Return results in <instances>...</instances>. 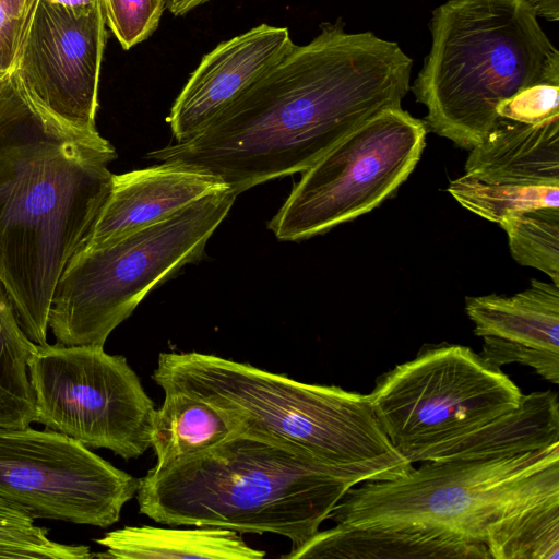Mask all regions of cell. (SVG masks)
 <instances>
[{
    "label": "cell",
    "instance_id": "cell-4",
    "mask_svg": "<svg viewBox=\"0 0 559 559\" xmlns=\"http://www.w3.org/2000/svg\"><path fill=\"white\" fill-rule=\"evenodd\" d=\"M358 484L357 477L237 433L169 468L150 469L135 496L140 513L157 523L277 534L293 550Z\"/></svg>",
    "mask_w": 559,
    "mask_h": 559
},
{
    "label": "cell",
    "instance_id": "cell-29",
    "mask_svg": "<svg viewBox=\"0 0 559 559\" xmlns=\"http://www.w3.org/2000/svg\"><path fill=\"white\" fill-rule=\"evenodd\" d=\"M51 4L72 10H86L103 4L104 0H45Z\"/></svg>",
    "mask_w": 559,
    "mask_h": 559
},
{
    "label": "cell",
    "instance_id": "cell-27",
    "mask_svg": "<svg viewBox=\"0 0 559 559\" xmlns=\"http://www.w3.org/2000/svg\"><path fill=\"white\" fill-rule=\"evenodd\" d=\"M537 16L549 21L559 19V0H526Z\"/></svg>",
    "mask_w": 559,
    "mask_h": 559
},
{
    "label": "cell",
    "instance_id": "cell-28",
    "mask_svg": "<svg viewBox=\"0 0 559 559\" xmlns=\"http://www.w3.org/2000/svg\"><path fill=\"white\" fill-rule=\"evenodd\" d=\"M207 1L210 0H170L166 3V8L174 15L181 16Z\"/></svg>",
    "mask_w": 559,
    "mask_h": 559
},
{
    "label": "cell",
    "instance_id": "cell-8",
    "mask_svg": "<svg viewBox=\"0 0 559 559\" xmlns=\"http://www.w3.org/2000/svg\"><path fill=\"white\" fill-rule=\"evenodd\" d=\"M522 394L469 347L442 343L381 374L368 396L393 448L414 464L515 409Z\"/></svg>",
    "mask_w": 559,
    "mask_h": 559
},
{
    "label": "cell",
    "instance_id": "cell-10",
    "mask_svg": "<svg viewBox=\"0 0 559 559\" xmlns=\"http://www.w3.org/2000/svg\"><path fill=\"white\" fill-rule=\"evenodd\" d=\"M35 421L123 460L151 447L155 404L120 355L93 345H37L28 360Z\"/></svg>",
    "mask_w": 559,
    "mask_h": 559
},
{
    "label": "cell",
    "instance_id": "cell-16",
    "mask_svg": "<svg viewBox=\"0 0 559 559\" xmlns=\"http://www.w3.org/2000/svg\"><path fill=\"white\" fill-rule=\"evenodd\" d=\"M300 558L491 559L484 543L418 524H336L283 556Z\"/></svg>",
    "mask_w": 559,
    "mask_h": 559
},
{
    "label": "cell",
    "instance_id": "cell-24",
    "mask_svg": "<svg viewBox=\"0 0 559 559\" xmlns=\"http://www.w3.org/2000/svg\"><path fill=\"white\" fill-rule=\"evenodd\" d=\"M24 509L0 498V558L90 559L88 546L67 545L48 537Z\"/></svg>",
    "mask_w": 559,
    "mask_h": 559
},
{
    "label": "cell",
    "instance_id": "cell-21",
    "mask_svg": "<svg viewBox=\"0 0 559 559\" xmlns=\"http://www.w3.org/2000/svg\"><path fill=\"white\" fill-rule=\"evenodd\" d=\"M448 192L467 211L498 225L520 212L559 207L558 185L490 183L462 176L450 182Z\"/></svg>",
    "mask_w": 559,
    "mask_h": 559
},
{
    "label": "cell",
    "instance_id": "cell-6",
    "mask_svg": "<svg viewBox=\"0 0 559 559\" xmlns=\"http://www.w3.org/2000/svg\"><path fill=\"white\" fill-rule=\"evenodd\" d=\"M352 487L336 524H418L488 546L520 515L559 501V442L520 454L423 462L388 480Z\"/></svg>",
    "mask_w": 559,
    "mask_h": 559
},
{
    "label": "cell",
    "instance_id": "cell-2",
    "mask_svg": "<svg viewBox=\"0 0 559 559\" xmlns=\"http://www.w3.org/2000/svg\"><path fill=\"white\" fill-rule=\"evenodd\" d=\"M117 153L0 82V282L28 338L47 344L57 282L104 205Z\"/></svg>",
    "mask_w": 559,
    "mask_h": 559
},
{
    "label": "cell",
    "instance_id": "cell-1",
    "mask_svg": "<svg viewBox=\"0 0 559 559\" xmlns=\"http://www.w3.org/2000/svg\"><path fill=\"white\" fill-rule=\"evenodd\" d=\"M412 68L397 43L323 23L198 133L147 157L215 176L238 195L306 171L370 119L401 108Z\"/></svg>",
    "mask_w": 559,
    "mask_h": 559
},
{
    "label": "cell",
    "instance_id": "cell-3",
    "mask_svg": "<svg viewBox=\"0 0 559 559\" xmlns=\"http://www.w3.org/2000/svg\"><path fill=\"white\" fill-rule=\"evenodd\" d=\"M152 379L224 412L238 433L258 438L361 483L414 466L392 445L368 394L309 384L216 355L163 353Z\"/></svg>",
    "mask_w": 559,
    "mask_h": 559
},
{
    "label": "cell",
    "instance_id": "cell-7",
    "mask_svg": "<svg viewBox=\"0 0 559 559\" xmlns=\"http://www.w3.org/2000/svg\"><path fill=\"white\" fill-rule=\"evenodd\" d=\"M236 197L229 188L214 192L112 242L79 249L51 299L48 328L57 342L104 347L153 288L200 259Z\"/></svg>",
    "mask_w": 559,
    "mask_h": 559
},
{
    "label": "cell",
    "instance_id": "cell-12",
    "mask_svg": "<svg viewBox=\"0 0 559 559\" xmlns=\"http://www.w3.org/2000/svg\"><path fill=\"white\" fill-rule=\"evenodd\" d=\"M106 26L104 3L72 10L39 0L12 73L34 103L86 133L98 132Z\"/></svg>",
    "mask_w": 559,
    "mask_h": 559
},
{
    "label": "cell",
    "instance_id": "cell-9",
    "mask_svg": "<svg viewBox=\"0 0 559 559\" xmlns=\"http://www.w3.org/2000/svg\"><path fill=\"white\" fill-rule=\"evenodd\" d=\"M427 131L402 107L377 115L304 171L269 228L297 241L378 207L413 173Z\"/></svg>",
    "mask_w": 559,
    "mask_h": 559
},
{
    "label": "cell",
    "instance_id": "cell-30",
    "mask_svg": "<svg viewBox=\"0 0 559 559\" xmlns=\"http://www.w3.org/2000/svg\"><path fill=\"white\" fill-rule=\"evenodd\" d=\"M170 0H165V3L169 2Z\"/></svg>",
    "mask_w": 559,
    "mask_h": 559
},
{
    "label": "cell",
    "instance_id": "cell-20",
    "mask_svg": "<svg viewBox=\"0 0 559 559\" xmlns=\"http://www.w3.org/2000/svg\"><path fill=\"white\" fill-rule=\"evenodd\" d=\"M37 344L21 328L13 304L0 282V426L28 427L35 421L28 360Z\"/></svg>",
    "mask_w": 559,
    "mask_h": 559
},
{
    "label": "cell",
    "instance_id": "cell-13",
    "mask_svg": "<svg viewBox=\"0 0 559 559\" xmlns=\"http://www.w3.org/2000/svg\"><path fill=\"white\" fill-rule=\"evenodd\" d=\"M465 311L484 338V360L497 368L521 364L559 383V285L532 280L511 297H466Z\"/></svg>",
    "mask_w": 559,
    "mask_h": 559
},
{
    "label": "cell",
    "instance_id": "cell-15",
    "mask_svg": "<svg viewBox=\"0 0 559 559\" xmlns=\"http://www.w3.org/2000/svg\"><path fill=\"white\" fill-rule=\"evenodd\" d=\"M225 189L215 176L167 163L112 175L109 194L81 248L112 242Z\"/></svg>",
    "mask_w": 559,
    "mask_h": 559
},
{
    "label": "cell",
    "instance_id": "cell-22",
    "mask_svg": "<svg viewBox=\"0 0 559 559\" xmlns=\"http://www.w3.org/2000/svg\"><path fill=\"white\" fill-rule=\"evenodd\" d=\"M506 231L512 258L536 269L559 285V207H540L506 217Z\"/></svg>",
    "mask_w": 559,
    "mask_h": 559
},
{
    "label": "cell",
    "instance_id": "cell-18",
    "mask_svg": "<svg viewBox=\"0 0 559 559\" xmlns=\"http://www.w3.org/2000/svg\"><path fill=\"white\" fill-rule=\"evenodd\" d=\"M107 548L99 558L261 559L265 552L250 547L238 532L215 526L165 528L124 526L96 539Z\"/></svg>",
    "mask_w": 559,
    "mask_h": 559
},
{
    "label": "cell",
    "instance_id": "cell-5",
    "mask_svg": "<svg viewBox=\"0 0 559 559\" xmlns=\"http://www.w3.org/2000/svg\"><path fill=\"white\" fill-rule=\"evenodd\" d=\"M526 0H448L429 23L432 43L411 90L428 130L472 150L501 107L559 81V51Z\"/></svg>",
    "mask_w": 559,
    "mask_h": 559
},
{
    "label": "cell",
    "instance_id": "cell-14",
    "mask_svg": "<svg viewBox=\"0 0 559 559\" xmlns=\"http://www.w3.org/2000/svg\"><path fill=\"white\" fill-rule=\"evenodd\" d=\"M294 45L288 28L261 24L204 55L167 118L176 142L203 129Z\"/></svg>",
    "mask_w": 559,
    "mask_h": 559
},
{
    "label": "cell",
    "instance_id": "cell-25",
    "mask_svg": "<svg viewBox=\"0 0 559 559\" xmlns=\"http://www.w3.org/2000/svg\"><path fill=\"white\" fill-rule=\"evenodd\" d=\"M106 25L124 50L147 39L158 27L165 0H104Z\"/></svg>",
    "mask_w": 559,
    "mask_h": 559
},
{
    "label": "cell",
    "instance_id": "cell-26",
    "mask_svg": "<svg viewBox=\"0 0 559 559\" xmlns=\"http://www.w3.org/2000/svg\"><path fill=\"white\" fill-rule=\"evenodd\" d=\"M39 0H0V82L10 76Z\"/></svg>",
    "mask_w": 559,
    "mask_h": 559
},
{
    "label": "cell",
    "instance_id": "cell-19",
    "mask_svg": "<svg viewBox=\"0 0 559 559\" xmlns=\"http://www.w3.org/2000/svg\"><path fill=\"white\" fill-rule=\"evenodd\" d=\"M238 432L228 416L211 403L181 391L165 392L155 411L151 447L154 471H164L221 444Z\"/></svg>",
    "mask_w": 559,
    "mask_h": 559
},
{
    "label": "cell",
    "instance_id": "cell-23",
    "mask_svg": "<svg viewBox=\"0 0 559 559\" xmlns=\"http://www.w3.org/2000/svg\"><path fill=\"white\" fill-rule=\"evenodd\" d=\"M488 550L491 559H559V501L516 518Z\"/></svg>",
    "mask_w": 559,
    "mask_h": 559
},
{
    "label": "cell",
    "instance_id": "cell-17",
    "mask_svg": "<svg viewBox=\"0 0 559 559\" xmlns=\"http://www.w3.org/2000/svg\"><path fill=\"white\" fill-rule=\"evenodd\" d=\"M464 176L490 183L559 186V118L535 124L500 120L469 150Z\"/></svg>",
    "mask_w": 559,
    "mask_h": 559
},
{
    "label": "cell",
    "instance_id": "cell-11",
    "mask_svg": "<svg viewBox=\"0 0 559 559\" xmlns=\"http://www.w3.org/2000/svg\"><path fill=\"white\" fill-rule=\"evenodd\" d=\"M140 483L62 433L0 426V498L35 519L109 527Z\"/></svg>",
    "mask_w": 559,
    "mask_h": 559
}]
</instances>
